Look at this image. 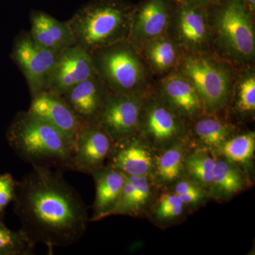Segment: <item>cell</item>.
Returning <instances> with one entry per match:
<instances>
[{
    "instance_id": "cell-1",
    "label": "cell",
    "mask_w": 255,
    "mask_h": 255,
    "mask_svg": "<svg viewBox=\"0 0 255 255\" xmlns=\"http://www.w3.org/2000/svg\"><path fill=\"white\" fill-rule=\"evenodd\" d=\"M13 203L21 231L32 244L44 245L50 254L55 248L78 243L86 232V206L63 170L32 166L16 183Z\"/></svg>"
},
{
    "instance_id": "cell-2",
    "label": "cell",
    "mask_w": 255,
    "mask_h": 255,
    "mask_svg": "<svg viewBox=\"0 0 255 255\" xmlns=\"http://www.w3.org/2000/svg\"><path fill=\"white\" fill-rule=\"evenodd\" d=\"M15 153L31 166L70 170L74 147L61 132L35 114L19 112L6 132Z\"/></svg>"
},
{
    "instance_id": "cell-3",
    "label": "cell",
    "mask_w": 255,
    "mask_h": 255,
    "mask_svg": "<svg viewBox=\"0 0 255 255\" xmlns=\"http://www.w3.org/2000/svg\"><path fill=\"white\" fill-rule=\"evenodd\" d=\"M134 7L128 0H92L84 4L68 21L75 46L91 54L127 41Z\"/></svg>"
},
{
    "instance_id": "cell-4",
    "label": "cell",
    "mask_w": 255,
    "mask_h": 255,
    "mask_svg": "<svg viewBox=\"0 0 255 255\" xmlns=\"http://www.w3.org/2000/svg\"><path fill=\"white\" fill-rule=\"evenodd\" d=\"M213 51L235 68L253 65L255 57L254 16L241 0H221L209 7Z\"/></svg>"
},
{
    "instance_id": "cell-5",
    "label": "cell",
    "mask_w": 255,
    "mask_h": 255,
    "mask_svg": "<svg viewBox=\"0 0 255 255\" xmlns=\"http://www.w3.org/2000/svg\"><path fill=\"white\" fill-rule=\"evenodd\" d=\"M90 55L96 74L110 92L141 95L152 91V74L127 41L95 50Z\"/></svg>"
},
{
    "instance_id": "cell-6",
    "label": "cell",
    "mask_w": 255,
    "mask_h": 255,
    "mask_svg": "<svg viewBox=\"0 0 255 255\" xmlns=\"http://www.w3.org/2000/svg\"><path fill=\"white\" fill-rule=\"evenodd\" d=\"M236 69L214 53H185L175 72L191 82L204 110L213 113L227 105L232 94Z\"/></svg>"
},
{
    "instance_id": "cell-7",
    "label": "cell",
    "mask_w": 255,
    "mask_h": 255,
    "mask_svg": "<svg viewBox=\"0 0 255 255\" xmlns=\"http://www.w3.org/2000/svg\"><path fill=\"white\" fill-rule=\"evenodd\" d=\"M167 33L185 53H214L209 7L174 2Z\"/></svg>"
},
{
    "instance_id": "cell-8",
    "label": "cell",
    "mask_w": 255,
    "mask_h": 255,
    "mask_svg": "<svg viewBox=\"0 0 255 255\" xmlns=\"http://www.w3.org/2000/svg\"><path fill=\"white\" fill-rule=\"evenodd\" d=\"M151 92L123 95L110 91L96 122L114 142L132 137L140 129L142 108Z\"/></svg>"
},
{
    "instance_id": "cell-9",
    "label": "cell",
    "mask_w": 255,
    "mask_h": 255,
    "mask_svg": "<svg viewBox=\"0 0 255 255\" xmlns=\"http://www.w3.org/2000/svg\"><path fill=\"white\" fill-rule=\"evenodd\" d=\"M56 55L37 43L29 31L15 37L10 55L26 79L31 97L46 91Z\"/></svg>"
},
{
    "instance_id": "cell-10",
    "label": "cell",
    "mask_w": 255,
    "mask_h": 255,
    "mask_svg": "<svg viewBox=\"0 0 255 255\" xmlns=\"http://www.w3.org/2000/svg\"><path fill=\"white\" fill-rule=\"evenodd\" d=\"M174 1L144 0L135 4L127 41L138 50L147 42L167 34Z\"/></svg>"
},
{
    "instance_id": "cell-11",
    "label": "cell",
    "mask_w": 255,
    "mask_h": 255,
    "mask_svg": "<svg viewBox=\"0 0 255 255\" xmlns=\"http://www.w3.org/2000/svg\"><path fill=\"white\" fill-rule=\"evenodd\" d=\"M96 75L91 55L75 45L56 55L46 92L61 96Z\"/></svg>"
},
{
    "instance_id": "cell-12",
    "label": "cell",
    "mask_w": 255,
    "mask_h": 255,
    "mask_svg": "<svg viewBox=\"0 0 255 255\" xmlns=\"http://www.w3.org/2000/svg\"><path fill=\"white\" fill-rule=\"evenodd\" d=\"M114 142L97 122L86 123L79 132L70 162V170L91 174L110 157Z\"/></svg>"
},
{
    "instance_id": "cell-13",
    "label": "cell",
    "mask_w": 255,
    "mask_h": 255,
    "mask_svg": "<svg viewBox=\"0 0 255 255\" xmlns=\"http://www.w3.org/2000/svg\"><path fill=\"white\" fill-rule=\"evenodd\" d=\"M28 111L61 132L75 148L84 122L60 96L48 92L33 96Z\"/></svg>"
},
{
    "instance_id": "cell-14",
    "label": "cell",
    "mask_w": 255,
    "mask_h": 255,
    "mask_svg": "<svg viewBox=\"0 0 255 255\" xmlns=\"http://www.w3.org/2000/svg\"><path fill=\"white\" fill-rule=\"evenodd\" d=\"M110 90L97 75L60 96L82 122H96Z\"/></svg>"
},
{
    "instance_id": "cell-15",
    "label": "cell",
    "mask_w": 255,
    "mask_h": 255,
    "mask_svg": "<svg viewBox=\"0 0 255 255\" xmlns=\"http://www.w3.org/2000/svg\"><path fill=\"white\" fill-rule=\"evenodd\" d=\"M160 98L175 113L187 117L198 115L204 110L196 89L185 77L173 72L159 81Z\"/></svg>"
},
{
    "instance_id": "cell-16",
    "label": "cell",
    "mask_w": 255,
    "mask_h": 255,
    "mask_svg": "<svg viewBox=\"0 0 255 255\" xmlns=\"http://www.w3.org/2000/svg\"><path fill=\"white\" fill-rule=\"evenodd\" d=\"M95 182L96 196L93 216L90 221H99L114 214L120 201L125 174L108 166L95 169L91 173Z\"/></svg>"
},
{
    "instance_id": "cell-17",
    "label": "cell",
    "mask_w": 255,
    "mask_h": 255,
    "mask_svg": "<svg viewBox=\"0 0 255 255\" xmlns=\"http://www.w3.org/2000/svg\"><path fill=\"white\" fill-rule=\"evenodd\" d=\"M29 32L37 43L58 54L62 50L75 46V41L68 21H60L43 11L30 13Z\"/></svg>"
},
{
    "instance_id": "cell-18",
    "label": "cell",
    "mask_w": 255,
    "mask_h": 255,
    "mask_svg": "<svg viewBox=\"0 0 255 255\" xmlns=\"http://www.w3.org/2000/svg\"><path fill=\"white\" fill-rule=\"evenodd\" d=\"M137 51L151 74L161 78L175 71L185 54L168 33L147 42Z\"/></svg>"
},
{
    "instance_id": "cell-19",
    "label": "cell",
    "mask_w": 255,
    "mask_h": 255,
    "mask_svg": "<svg viewBox=\"0 0 255 255\" xmlns=\"http://www.w3.org/2000/svg\"><path fill=\"white\" fill-rule=\"evenodd\" d=\"M145 113L142 112L140 127L155 140L167 141L176 136L180 130L177 114L165 102L158 99L149 102Z\"/></svg>"
},
{
    "instance_id": "cell-20",
    "label": "cell",
    "mask_w": 255,
    "mask_h": 255,
    "mask_svg": "<svg viewBox=\"0 0 255 255\" xmlns=\"http://www.w3.org/2000/svg\"><path fill=\"white\" fill-rule=\"evenodd\" d=\"M117 143L122 145L112 150L110 166L127 175H145L152 164L150 152L137 142L129 141V139Z\"/></svg>"
},
{
    "instance_id": "cell-21",
    "label": "cell",
    "mask_w": 255,
    "mask_h": 255,
    "mask_svg": "<svg viewBox=\"0 0 255 255\" xmlns=\"http://www.w3.org/2000/svg\"><path fill=\"white\" fill-rule=\"evenodd\" d=\"M236 72L233 85L236 92V107L240 112L253 113L255 110V73L253 65L241 67Z\"/></svg>"
},
{
    "instance_id": "cell-22",
    "label": "cell",
    "mask_w": 255,
    "mask_h": 255,
    "mask_svg": "<svg viewBox=\"0 0 255 255\" xmlns=\"http://www.w3.org/2000/svg\"><path fill=\"white\" fill-rule=\"evenodd\" d=\"M34 248L21 230L11 231L0 219V255H30Z\"/></svg>"
},
{
    "instance_id": "cell-23",
    "label": "cell",
    "mask_w": 255,
    "mask_h": 255,
    "mask_svg": "<svg viewBox=\"0 0 255 255\" xmlns=\"http://www.w3.org/2000/svg\"><path fill=\"white\" fill-rule=\"evenodd\" d=\"M194 130L201 141L210 146L223 143L231 132L227 124L215 118L199 119L194 125Z\"/></svg>"
},
{
    "instance_id": "cell-24",
    "label": "cell",
    "mask_w": 255,
    "mask_h": 255,
    "mask_svg": "<svg viewBox=\"0 0 255 255\" xmlns=\"http://www.w3.org/2000/svg\"><path fill=\"white\" fill-rule=\"evenodd\" d=\"M222 151L228 159L233 162H247L251 159L255 148L254 132L238 135L223 142Z\"/></svg>"
},
{
    "instance_id": "cell-25",
    "label": "cell",
    "mask_w": 255,
    "mask_h": 255,
    "mask_svg": "<svg viewBox=\"0 0 255 255\" xmlns=\"http://www.w3.org/2000/svg\"><path fill=\"white\" fill-rule=\"evenodd\" d=\"M212 182L219 189L228 193L236 192L243 186V179L239 172L223 160L215 162Z\"/></svg>"
},
{
    "instance_id": "cell-26",
    "label": "cell",
    "mask_w": 255,
    "mask_h": 255,
    "mask_svg": "<svg viewBox=\"0 0 255 255\" xmlns=\"http://www.w3.org/2000/svg\"><path fill=\"white\" fill-rule=\"evenodd\" d=\"M215 162L209 154L199 152L188 159V171L198 182L208 185L213 182Z\"/></svg>"
},
{
    "instance_id": "cell-27",
    "label": "cell",
    "mask_w": 255,
    "mask_h": 255,
    "mask_svg": "<svg viewBox=\"0 0 255 255\" xmlns=\"http://www.w3.org/2000/svg\"><path fill=\"white\" fill-rule=\"evenodd\" d=\"M182 166V150L179 147H174L166 151L159 157L157 169L164 180L172 181L180 174Z\"/></svg>"
},
{
    "instance_id": "cell-28",
    "label": "cell",
    "mask_w": 255,
    "mask_h": 255,
    "mask_svg": "<svg viewBox=\"0 0 255 255\" xmlns=\"http://www.w3.org/2000/svg\"><path fill=\"white\" fill-rule=\"evenodd\" d=\"M16 183L11 174H0V219H4L5 210L14 200Z\"/></svg>"
},
{
    "instance_id": "cell-29",
    "label": "cell",
    "mask_w": 255,
    "mask_h": 255,
    "mask_svg": "<svg viewBox=\"0 0 255 255\" xmlns=\"http://www.w3.org/2000/svg\"><path fill=\"white\" fill-rule=\"evenodd\" d=\"M133 186L135 191V211L140 209L145 204L149 196V185L145 175H127L126 174Z\"/></svg>"
},
{
    "instance_id": "cell-30",
    "label": "cell",
    "mask_w": 255,
    "mask_h": 255,
    "mask_svg": "<svg viewBox=\"0 0 255 255\" xmlns=\"http://www.w3.org/2000/svg\"><path fill=\"white\" fill-rule=\"evenodd\" d=\"M183 204H184L177 194H165L161 198L157 209V214L159 216L167 210L173 209L177 206H183Z\"/></svg>"
},
{
    "instance_id": "cell-31",
    "label": "cell",
    "mask_w": 255,
    "mask_h": 255,
    "mask_svg": "<svg viewBox=\"0 0 255 255\" xmlns=\"http://www.w3.org/2000/svg\"><path fill=\"white\" fill-rule=\"evenodd\" d=\"M199 189L195 187L194 184H191L190 182H179V184L176 186L175 192L177 195L180 194H187V193L194 192V191H199Z\"/></svg>"
},
{
    "instance_id": "cell-32",
    "label": "cell",
    "mask_w": 255,
    "mask_h": 255,
    "mask_svg": "<svg viewBox=\"0 0 255 255\" xmlns=\"http://www.w3.org/2000/svg\"><path fill=\"white\" fill-rule=\"evenodd\" d=\"M182 200L183 204H191V203L196 202L201 199L202 194L200 190L194 191V192L187 193V194H180L178 195Z\"/></svg>"
},
{
    "instance_id": "cell-33",
    "label": "cell",
    "mask_w": 255,
    "mask_h": 255,
    "mask_svg": "<svg viewBox=\"0 0 255 255\" xmlns=\"http://www.w3.org/2000/svg\"><path fill=\"white\" fill-rule=\"evenodd\" d=\"M221 0H182L181 1L194 5V6H203V7H210L218 4Z\"/></svg>"
},
{
    "instance_id": "cell-34",
    "label": "cell",
    "mask_w": 255,
    "mask_h": 255,
    "mask_svg": "<svg viewBox=\"0 0 255 255\" xmlns=\"http://www.w3.org/2000/svg\"><path fill=\"white\" fill-rule=\"evenodd\" d=\"M182 206H177V207H174L173 209L164 211V213L159 215V216L160 218H162V219H168V218L175 217V216H179V215L182 214Z\"/></svg>"
},
{
    "instance_id": "cell-35",
    "label": "cell",
    "mask_w": 255,
    "mask_h": 255,
    "mask_svg": "<svg viewBox=\"0 0 255 255\" xmlns=\"http://www.w3.org/2000/svg\"><path fill=\"white\" fill-rule=\"evenodd\" d=\"M243 4L246 6L250 12L255 15V0H241Z\"/></svg>"
},
{
    "instance_id": "cell-36",
    "label": "cell",
    "mask_w": 255,
    "mask_h": 255,
    "mask_svg": "<svg viewBox=\"0 0 255 255\" xmlns=\"http://www.w3.org/2000/svg\"><path fill=\"white\" fill-rule=\"evenodd\" d=\"M172 1H174V2H178V1H181L182 0H172Z\"/></svg>"
}]
</instances>
